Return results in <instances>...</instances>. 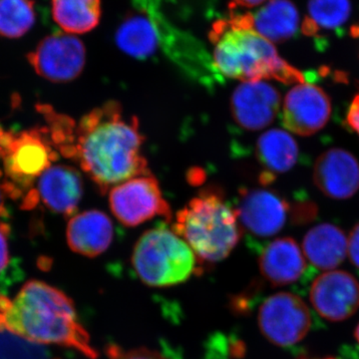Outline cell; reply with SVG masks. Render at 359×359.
Instances as JSON below:
<instances>
[{
    "label": "cell",
    "instance_id": "cell-1",
    "mask_svg": "<svg viewBox=\"0 0 359 359\" xmlns=\"http://www.w3.org/2000/svg\"><path fill=\"white\" fill-rule=\"evenodd\" d=\"M54 148L76 162L102 193L127 180L150 174L144 157V136L136 116L125 114L121 104L108 101L76 123L40 105Z\"/></svg>",
    "mask_w": 359,
    "mask_h": 359
},
{
    "label": "cell",
    "instance_id": "cell-2",
    "mask_svg": "<svg viewBox=\"0 0 359 359\" xmlns=\"http://www.w3.org/2000/svg\"><path fill=\"white\" fill-rule=\"evenodd\" d=\"M0 332L33 344L70 347L90 359L98 358L73 302L41 280H28L13 297L0 295Z\"/></svg>",
    "mask_w": 359,
    "mask_h": 359
},
{
    "label": "cell",
    "instance_id": "cell-3",
    "mask_svg": "<svg viewBox=\"0 0 359 359\" xmlns=\"http://www.w3.org/2000/svg\"><path fill=\"white\" fill-rule=\"evenodd\" d=\"M212 62L222 77L244 82L273 79L306 83L304 74L283 60L276 47L252 27V13H231L217 20L209 33Z\"/></svg>",
    "mask_w": 359,
    "mask_h": 359
},
{
    "label": "cell",
    "instance_id": "cell-4",
    "mask_svg": "<svg viewBox=\"0 0 359 359\" xmlns=\"http://www.w3.org/2000/svg\"><path fill=\"white\" fill-rule=\"evenodd\" d=\"M173 230L198 261L210 264L226 259L237 247L243 231L235 209L214 187L201 191L177 212Z\"/></svg>",
    "mask_w": 359,
    "mask_h": 359
},
{
    "label": "cell",
    "instance_id": "cell-5",
    "mask_svg": "<svg viewBox=\"0 0 359 359\" xmlns=\"http://www.w3.org/2000/svg\"><path fill=\"white\" fill-rule=\"evenodd\" d=\"M131 262L136 275L149 287H173L199 271L192 249L165 226L151 229L139 238Z\"/></svg>",
    "mask_w": 359,
    "mask_h": 359
},
{
    "label": "cell",
    "instance_id": "cell-6",
    "mask_svg": "<svg viewBox=\"0 0 359 359\" xmlns=\"http://www.w3.org/2000/svg\"><path fill=\"white\" fill-rule=\"evenodd\" d=\"M57 153L46 127L11 132L1 157L4 168L2 183L6 195L18 199L32 189L35 181L57 159Z\"/></svg>",
    "mask_w": 359,
    "mask_h": 359
},
{
    "label": "cell",
    "instance_id": "cell-7",
    "mask_svg": "<svg viewBox=\"0 0 359 359\" xmlns=\"http://www.w3.org/2000/svg\"><path fill=\"white\" fill-rule=\"evenodd\" d=\"M109 205L115 218L126 226H140L156 217L172 219L169 203L152 173L134 177L111 189Z\"/></svg>",
    "mask_w": 359,
    "mask_h": 359
},
{
    "label": "cell",
    "instance_id": "cell-8",
    "mask_svg": "<svg viewBox=\"0 0 359 359\" xmlns=\"http://www.w3.org/2000/svg\"><path fill=\"white\" fill-rule=\"evenodd\" d=\"M257 323L269 342L278 346H292L301 342L311 330V311L297 295L278 292L263 302Z\"/></svg>",
    "mask_w": 359,
    "mask_h": 359
},
{
    "label": "cell",
    "instance_id": "cell-9",
    "mask_svg": "<svg viewBox=\"0 0 359 359\" xmlns=\"http://www.w3.org/2000/svg\"><path fill=\"white\" fill-rule=\"evenodd\" d=\"M37 74L53 82L76 79L86 63L83 42L68 33H54L45 37L27 56Z\"/></svg>",
    "mask_w": 359,
    "mask_h": 359
},
{
    "label": "cell",
    "instance_id": "cell-10",
    "mask_svg": "<svg viewBox=\"0 0 359 359\" xmlns=\"http://www.w3.org/2000/svg\"><path fill=\"white\" fill-rule=\"evenodd\" d=\"M290 205L278 194L263 189L241 193L235 211L242 230L254 237H273L282 231Z\"/></svg>",
    "mask_w": 359,
    "mask_h": 359
},
{
    "label": "cell",
    "instance_id": "cell-11",
    "mask_svg": "<svg viewBox=\"0 0 359 359\" xmlns=\"http://www.w3.org/2000/svg\"><path fill=\"white\" fill-rule=\"evenodd\" d=\"M332 114L330 97L311 83L297 85L283 101V126L299 136H311L327 125Z\"/></svg>",
    "mask_w": 359,
    "mask_h": 359
},
{
    "label": "cell",
    "instance_id": "cell-12",
    "mask_svg": "<svg viewBox=\"0 0 359 359\" xmlns=\"http://www.w3.org/2000/svg\"><path fill=\"white\" fill-rule=\"evenodd\" d=\"M83 195V183L74 168L51 166L39 179L36 190L26 194L23 205L33 209L39 201L49 210L63 216H72Z\"/></svg>",
    "mask_w": 359,
    "mask_h": 359
},
{
    "label": "cell",
    "instance_id": "cell-13",
    "mask_svg": "<svg viewBox=\"0 0 359 359\" xmlns=\"http://www.w3.org/2000/svg\"><path fill=\"white\" fill-rule=\"evenodd\" d=\"M311 302L321 318L346 320L359 309V283L347 271H327L311 285Z\"/></svg>",
    "mask_w": 359,
    "mask_h": 359
},
{
    "label": "cell",
    "instance_id": "cell-14",
    "mask_svg": "<svg viewBox=\"0 0 359 359\" xmlns=\"http://www.w3.org/2000/svg\"><path fill=\"white\" fill-rule=\"evenodd\" d=\"M280 93L263 81L244 82L231 95V115L238 126L257 131L269 126L280 108Z\"/></svg>",
    "mask_w": 359,
    "mask_h": 359
},
{
    "label": "cell",
    "instance_id": "cell-15",
    "mask_svg": "<svg viewBox=\"0 0 359 359\" xmlns=\"http://www.w3.org/2000/svg\"><path fill=\"white\" fill-rule=\"evenodd\" d=\"M313 182L330 199H349L359 189L358 161L344 149H330L314 164Z\"/></svg>",
    "mask_w": 359,
    "mask_h": 359
},
{
    "label": "cell",
    "instance_id": "cell-16",
    "mask_svg": "<svg viewBox=\"0 0 359 359\" xmlns=\"http://www.w3.org/2000/svg\"><path fill=\"white\" fill-rule=\"evenodd\" d=\"M114 226L105 212L90 210L72 217L66 230L68 245L81 256H100L109 249Z\"/></svg>",
    "mask_w": 359,
    "mask_h": 359
},
{
    "label": "cell",
    "instance_id": "cell-17",
    "mask_svg": "<svg viewBox=\"0 0 359 359\" xmlns=\"http://www.w3.org/2000/svg\"><path fill=\"white\" fill-rule=\"evenodd\" d=\"M259 271L271 285L282 287L299 280L306 269L301 248L294 238H276L264 247L259 259Z\"/></svg>",
    "mask_w": 359,
    "mask_h": 359
},
{
    "label": "cell",
    "instance_id": "cell-18",
    "mask_svg": "<svg viewBox=\"0 0 359 359\" xmlns=\"http://www.w3.org/2000/svg\"><path fill=\"white\" fill-rule=\"evenodd\" d=\"M304 255L314 268L330 271L337 268L348 255V238L335 224H318L309 231L302 242Z\"/></svg>",
    "mask_w": 359,
    "mask_h": 359
},
{
    "label": "cell",
    "instance_id": "cell-19",
    "mask_svg": "<svg viewBox=\"0 0 359 359\" xmlns=\"http://www.w3.org/2000/svg\"><path fill=\"white\" fill-rule=\"evenodd\" d=\"M257 160L264 168L262 183H271L276 175L290 171L297 164L299 150L292 135L280 129L264 132L257 142Z\"/></svg>",
    "mask_w": 359,
    "mask_h": 359
},
{
    "label": "cell",
    "instance_id": "cell-20",
    "mask_svg": "<svg viewBox=\"0 0 359 359\" xmlns=\"http://www.w3.org/2000/svg\"><path fill=\"white\" fill-rule=\"evenodd\" d=\"M252 27L271 43H282L294 36L299 25V14L290 0H269L252 14Z\"/></svg>",
    "mask_w": 359,
    "mask_h": 359
},
{
    "label": "cell",
    "instance_id": "cell-21",
    "mask_svg": "<svg viewBox=\"0 0 359 359\" xmlns=\"http://www.w3.org/2000/svg\"><path fill=\"white\" fill-rule=\"evenodd\" d=\"M118 47L129 56L146 59L154 55L160 44L157 23L152 16L132 15L118 28L115 35Z\"/></svg>",
    "mask_w": 359,
    "mask_h": 359
},
{
    "label": "cell",
    "instance_id": "cell-22",
    "mask_svg": "<svg viewBox=\"0 0 359 359\" xmlns=\"http://www.w3.org/2000/svg\"><path fill=\"white\" fill-rule=\"evenodd\" d=\"M52 16L68 34L92 32L101 20V0H51Z\"/></svg>",
    "mask_w": 359,
    "mask_h": 359
},
{
    "label": "cell",
    "instance_id": "cell-23",
    "mask_svg": "<svg viewBox=\"0 0 359 359\" xmlns=\"http://www.w3.org/2000/svg\"><path fill=\"white\" fill-rule=\"evenodd\" d=\"M349 0H309V15L302 23V32L314 36L320 30H332L344 25L351 15Z\"/></svg>",
    "mask_w": 359,
    "mask_h": 359
},
{
    "label": "cell",
    "instance_id": "cell-24",
    "mask_svg": "<svg viewBox=\"0 0 359 359\" xmlns=\"http://www.w3.org/2000/svg\"><path fill=\"white\" fill-rule=\"evenodd\" d=\"M33 0H0V36L20 39L34 25Z\"/></svg>",
    "mask_w": 359,
    "mask_h": 359
},
{
    "label": "cell",
    "instance_id": "cell-25",
    "mask_svg": "<svg viewBox=\"0 0 359 359\" xmlns=\"http://www.w3.org/2000/svg\"><path fill=\"white\" fill-rule=\"evenodd\" d=\"M107 355L109 359H169L157 351H150L143 347L125 351L114 344L108 346Z\"/></svg>",
    "mask_w": 359,
    "mask_h": 359
},
{
    "label": "cell",
    "instance_id": "cell-26",
    "mask_svg": "<svg viewBox=\"0 0 359 359\" xmlns=\"http://www.w3.org/2000/svg\"><path fill=\"white\" fill-rule=\"evenodd\" d=\"M292 223L297 224H306L313 221L318 214V208L311 202L302 201L290 208Z\"/></svg>",
    "mask_w": 359,
    "mask_h": 359
},
{
    "label": "cell",
    "instance_id": "cell-27",
    "mask_svg": "<svg viewBox=\"0 0 359 359\" xmlns=\"http://www.w3.org/2000/svg\"><path fill=\"white\" fill-rule=\"evenodd\" d=\"M8 233L9 226L0 223V273L6 269L9 263Z\"/></svg>",
    "mask_w": 359,
    "mask_h": 359
},
{
    "label": "cell",
    "instance_id": "cell-28",
    "mask_svg": "<svg viewBox=\"0 0 359 359\" xmlns=\"http://www.w3.org/2000/svg\"><path fill=\"white\" fill-rule=\"evenodd\" d=\"M348 256L351 263L359 269V224L354 226L349 235Z\"/></svg>",
    "mask_w": 359,
    "mask_h": 359
},
{
    "label": "cell",
    "instance_id": "cell-29",
    "mask_svg": "<svg viewBox=\"0 0 359 359\" xmlns=\"http://www.w3.org/2000/svg\"><path fill=\"white\" fill-rule=\"evenodd\" d=\"M346 122L348 126L359 136V93L354 97L347 111Z\"/></svg>",
    "mask_w": 359,
    "mask_h": 359
},
{
    "label": "cell",
    "instance_id": "cell-30",
    "mask_svg": "<svg viewBox=\"0 0 359 359\" xmlns=\"http://www.w3.org/2000/svg\"><path fill=\"white\" fill-rule=\"evenodd\" d=\"M266 0H231V7L240 6L245 8H252L264 4Z\"/></svg>",
    "mask_w": 359,
    "mask_h": 359
},
{
    "label": "cell",
    "instance_id": "cell-31",
    "mask_svg": "<svg viewBox=\"0 0 359 359\" xmlns=\"http://www.w3.org/2000/svg\"><path fill=\"white\" fill-rule=\"evenodd\" d=\"M2 172L0 171V217H6L7 215L6 205H4V196L6 195L4 183L1 181Z\"/></svg>",
    "mask_w": 359,
    "mask_h": 359
},
{
    "label": "cell",
    "instance_id": "cell-32",
    "mask_svg": "<svg viewBox=\"0 0 359 359\" xmlns=\"http://www.w3.org/2000/svg\"><path fill=\"white\" fill-rule=\"evenodd\" d=\"M11 132L4 131V128L0 126V158L4 155V149L6 147L7 142L9 140Z\"/></svg>",
    "mask_w": 359,
    "mask_h": 359
},
{
    "label": "cell",
    "instance_id": "cell-33",
    "mask_svg": "<svg viewBox=\"0 0 359 359\" xmlns=\"http://www.w3.org/2000/svg\"><path fill=\"white\" fill-rule=\"evenodd\" d=\"M354 335H355V339L358 340L359 344V325H358V327H356L355 334H354Z\"/></svg>",
    "mask_w": 359,
    "mask_h": 359
},
{
    "label": "cell",
    "instance_id": "cell-34",
    "mask_svg": "<svg viewBox=\"0 0 359 359\" xmlns=\"http://www.w3.org/2000/svg\"><path fill=\"white\" fill-rule=\"evenodd\" d=\"M299 359H309V358H299ZM323 359H337V358H323Z\"/></svg>",
    "mask_w": 359,
    "mask_h": 359
}]
</instances>
